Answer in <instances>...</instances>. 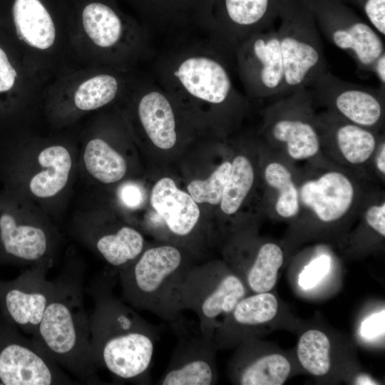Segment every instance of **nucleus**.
Returning a JSON list of instances; mask_svg holds the SVG:
<instances>
[{"label": "nucleus", "instance_id": "1", "mask_svg": "<svg viewBox=\"0 0 385 385\" xmlns=\"http://www.w3.org/2000/svg\"><path fill=\"white\" fill-rule=\"evenodd\" d=\"M112 275L103 274L88 289L94 302L89 319L96 361L117 379L148 382L158 332L114 295Z\"/></svg>", "mask_w": 385, "mask_h": 385}, {"label": "nucleus", "instance_id": "2", "mask_svg": "<svg viewBox=\"0 0 385 385\" xmlns=\"http://www.w3.org/2000/svg\"><path fill=\"white\" fill-rule=\"evenodd\" d=\"M86 267L67 261L53 281V291L32 339L61 367L83 383L98 384L99 368L91 346L90 319L83 302Z\"/></svg>", "mask_w": 385, "mask_h": 385}, {"label": "nucleus", "instance_id": "3", "mask_svg": "<svg viewBox=\"0 0 385 385\" xmlns=\"http://www.w3.org/2000/svg\"><path fill=\"white\" fill-rule=\"evenodd\" d=\"M299 210L293 221L332 226L359 215L374 181L325 156L297 166Z\"/></svg>", "mask_w": 385, "mask_h": 385}, {"label": "nucleus", "instance_id": "4", "mask_svg": "<svg viewBox=\"0 0 385 385\" xmlns=\"http://www.w3.org/2000/svg\"><path fill=\"white\" fill-rule=\"evenodd\" d=\"M193 266L180 249L171 245L143 250L135 260L117 272L122 298L132 307L175 323L184 310L181 289Z\"/></svg>", "mask_w": 385, "mask_h": 385}, {"label": "nucleus", "instance_id": "5", "mask_svg": "<svg viewBox=\"0 0 385 385\" xmlns=\"http://www.w3.org/2000/svg\"><path fill=\"white\" fill-rule=\"evenodd\" d=\"M74 158L61 144L47 145L36 151L20 146L0 151V180L3 190L34 204L49 203L66 192L74 169Z\"/></svg>", "mask_w": 385, "mask_h": 385}, {"label": "nucleus", "instance_id": "6", "mask_svg": "<svg viewBox=\"0 0 385 385\" xmlns=\"http://www.w3.org/2000/svg\"><path fill=\"white\" fill-rule=\"evenodd\" d=\"M37 210L33 202L0 190V264L53 262L60 235L47 213Z\"/></svg>", "mask_w": 385, "mask_h": 385}, {"label": "nucleus", "instance_id": "7", "mask_svg": "<svg viewBox=\"0 0 385 385\" xmlns=\"http://www.w3.org/2000/svg\"><path fill=\"white\" fill-rule=\"evenodd\" d=\"M307 88L278 97L264 111L265 144L295 165L324 156Z\"/></svg>", "mask_w": 385, "mask_h": 385}, {"label": "nucleus", "instance_id": "8", "mask_svg": "<svg viewBox=\"0 0 385 385\" xmlns=\"http://www.w3.org/2000/svg\"><path fill=\"white\" fill-rule=\"evenodd\" d=\"M278 18L280 26L277 31L284 71V96L309 88L327 71V66L319 29L301 0H282Z\"/></svg>", "mask_w": 385, "mask_h": 385}, {"label": "nucleus", "instance_id": "9", "mask_svg": "<svg viewBox=\"0 0 385 385\" xmlns=\"http://www.w3.org/2000/svg\"><path fill=\"white\" fill-rule=\"evenodd\" d=\"M246 294L245 284L235 272L210 262L190 270L180 297L183 309L197 316L201 335L213 341L215 330Z\"/></svg>", "mask_w": 385, "mask_h": 385}, {"label": "nucleus", "instance_id": "10", "mask_svg": "<svg viewBox=\"0 0 385 385\" xmlns=\"http://www.w3.org/2000/svg\"><path fill=\"white\" fill-rule=\"evenodd\" d=\"M327 40L346 51L358 69L371 73L375 60L385 53L381 36L339 0H301Z\"/></svg>", "mask_w": 385, "mask_h": 385}, {"label": "nucleus", "instance_id": "11", "mask_svg": "<svg viewBox=\"0 0 385 385\" xmlns=\"http://www.w3.org/2000/svg\"><path fill=\"white\" fill-rule=\"evenodd\" d=\"M31 339L0 314V385L73 384Z\"/></svg>", "mask_w": 385, "mask_h": 385}, {"label": "nucleus", "instance_id": "12", "mask_svg": "<svg viewBox=\"0 0 385 385\" xmlns=\"http://www.w3.org/2000/svg\"><path fill=\"white\" fill-rule=\"evenodd\" d=\"M314 107L320 106L358 125L381 132L385 91L344 81L326 71L307 88Z\"/></svg>", "mask_w": 385, "mask_h": 385}, {"label": "nucleus", "instance_id": "13", "mask_svg": "<svg viewBox=\"0 0 385 385\" xmlns=\"http://www.w3.org/2000/svg\"><path fill=\"white\" fill-rule=\"evenodd\" d=\"M235 53L240 79L249 95L260 98L282 96L284 71L277 31L273 26L241 42Z\"/></svg>", "mask_w": 385, "mask_h": 385}, {"label": "nucleus", "instance_id": "14", "mask_svg": "<svg viewBox=\"0 0 385 385\" xmlns=\"http://www.w3.org/2000/svg\"><path fill=\"white\" fill-rule=\"evenodd\" d=\"M322 154L373 180L369 167L381 132L353 123L329 110L316 112Z\"/></svg>", "mask_w": 385, "mask_h": 385}, {"label": "nucleus", "instance_id": "15", "mask_svg": "<svg viewBox=\"0 0 385 385\" xmlns=\"http://www.w3.org/2000/svg\"><path fill=\"white\" fill-rule=\"evenodd\" d=\"M52 264L31 266L16 278L0 279V312L24 332L34 334L53 291V281L46 278Z\"/></svg>", "mask_w": 385, "mask_h": 385}, {"label": "nucleus", "instance_id": "16", "mask_svg": "<svg viewBox=\"0 0 385 385\" xmlns=\"http://www.w3.org/2000/svg\"><path fill=\"white\" fill-rule=\"evenodd\" d=\"M176 90L212 105L236 106L244 101L234 87L230 71L222 60L213 55L190 54L173 68Z\"/></svg>", "mask_w": 385, "mask_h": 385}, {"label": "nucleus", "instance_id": "17", "mask_svg": "<svg viewBox=\"0 0 385 385\" xmlns=\"http://www.w3.org/2000/svg\"><path fill=\"white\" fill-rule=\"evenodd\" d=\"M72 233L117 272L130 265L144 250V238L135 228L127 225L108 227L90 213L73 221Z\"/></svg>", "mask_w": 385, "mask_h": 385}, {"label": "nucleus", "instance_id": "18", "mask_svg": "<svg viewBox=\"0 0 385 385\" xmlns=\"http://www.w3.org/2000/svg\"><path fill=\"white\" fill-rule=\"evenodd\" d=\"M282 0H215L213 26L226 46L236 47L250 36L273 26Z\"/></svg>", "mask_w": 385, "mask_h": 385}, {"label": "nucleus", "instance_id": "19", "mask_svg": "<svg viewBox=\"0 0 385 385\" xmlns=\"http://www.w3.org/2000/svg\"><path fill=\"white\" fill-rule=\"evenodd\" d=\"M181 334V333H180ZM171 360L158 381L161 385H211L217 374L213 341L181 334Z\"/></svg>", "mask_w": 385, "mask_h": 385}, {"label": "nucleus", "instance_id": "20", "mask_svg": "<svg viewBox=\"0 0 385 385\" xmlns=\"http://www.w3.org/2000/svg\"><path fill=\"white\" fill-rule=\"evenodd\" d=\"M262 177L272 215L293 221L299 210L297 166L265 143Z\"/></svg>", "mask_w": 385, "mask_h": 385}, {"label": "nucleus", "instance_id": "21", "mask_svg": "<svg viewBox=\"0 0 385 385\" xmlns=\"http://www.w3.org/2000/svg\"><path fill=\"white\" fill-rule=\"evenodd\" d=\"M150 204L177 237L188 236L198 222L200 212L197 202L170 178H161L154 185Z\"/></svg>", "mask_w": 385, "mask_h": 385}, {"label": "nucleus", "instance_id": "22", "mask_svg": "<svg viewBox=\"0 0 385 385\" xmlns=\"http://www.w3.org/2000/svg\"><path fill=\"white\" fill-rule=\"evenodd\" d=\"M277 310V299L269 292L245 296L215 330L213 343L216 349L240 340L246 329L271 321Z\"/></svg>", "mask_w": 385, "mask_h": 385}, {"label": "nucleus", "instance_id": "23", "mask_svg": "<svg viewBox=\"0 0 385 385\" xmlns=\"http://www.w3.org/2000/svg\"><path fill=\"white\" fill-rule=\"evenodd\" d=\"M4 3L20 40L41 50L53 44L56 28L43 0H5Z\"/></svg>", "mask_w": 385, "mask_h": 385}, {"label": "nucleus", "instance_id": "24", "mask_svg": "<svg viewBox=\"0 0 385 385\" xmlns=\"http://www.w3.org/2000/svg\"><path fill=\"white\" fill-rule=\"evenodd\" d=\"M140 122L146 135L158 148L168 150L177 140L176 123L172 106L161 91L151 89L138 106Z\"/></svg>", "mask_w": 385, "mask_h": 385}, {"label": "nucleus", "instance_id": "25", "mask_svg": "<svg viewBox=\"0 0 385 385\" xmlns=\"http://www.w3.org/2000/svg\"><path fill=\"white\" fill-rule=\"evenodd\" d=\"M152 23L213 24L215 0H133Z\"/></svg>", "mask_w": 385, "mask_h": 385}, {"label": "nucleus", "instance_id": "26", "mask_svg": "<svg viewBox=\"0 0 385 385\" xmlns=\"http://www.w3.org/2000/svg\"><path fill=\"white\" fill-rule=\"evenodd\" d=\"M81 161L89 178L105 185L121 180L128 170L124 157L100 138H92L86 143L81 153Z\"/></svg>", "mask_w": 385, "mask_h": 385}, {"label": "nucleus", "instance_id": "27", "mask_svg": "<svg viewBox=\"0 0 385 385\" xmlns=\"http://www.w3.org/2000/svg\"><path fill=\"white\" fill-rule=\"evenodd\" d=\"M83 29L98 46L110 48L120 41L123 25L118 12L107 2L92 1L82 9Z\"/></svg>", "mask_w": 385, "mask_h": 385}, {"label": "nucleus", "instance_id": "28", "mask_svg": "<svg viewBox=\"0 0 385 385\" xmlns=\"http://www.w3.org/2000/svg\"><path fill=\"white\" fill-rule=\"evenodd\" d=\"M283 262L284 253L279 245L271 242L261 244L245 270V285L255 293L270 292L276 284Z\"/></svg>", "mask_w": 385, "mask_h": 385}, {"label": "nucleus", "instance_id": "29", "mask_svg": "<svg viewBox=\"0 0 385 385\" xmlns=\"http://www.w3.org/2000/svg\"><path fill=\"white\" fill-rule=\"evenodd\" d=\"M255 178L256 171L251 159L243 154L236 155L232 161L220 203L224 214L233 215L238 212L252 190Z\"/></svg>", "mask_w": 385, "mask_h": 385}, {"label": "nucleus", "instance_id": "30", "mask_svg": "<svg viewBox=\"0 0 385 385\" xmlns=\"http://www.w3.org/2000/svg\"><path fill=\"white\" fill-rule=\"evenodd\" d=\"M291 371L289 361L279 354L264 355L237 371V383L242 385H281Z\"/></svg>", "mask_w": 385, "mask_h": 385}, {"label": "nucleus", "instance_id": "31", "mask_svg": "<svg viewBox=\"0 0 385 385\" xmlns=\"http://www.w3.org/2000/svg\"><path fill=\"white\" fill-rule=\"evenodd\" d=\"M297 356L303 368L314 376H324L331 368L330 342L317 329L304 332L299 339Z\"/></svg>", "mask_w": 385, "mask_h": 385}, {"label": "nucleus", "instance_id": "32", "mask_svg": "<svg viewBox=\"0 0 385 385\" xmlns=\"http://www.w3.org/2000/svg\"><path fill=\"white\" fill-rule=\"evenodd\" d=\"M118 90V81L113 76L98 75L78 86L74 95V104L81 111L96 110L112 101Z\"/></svg>", "mask_w": 385, "mask_h": 385}, {"label": "nucleus", "instance_id": "33", "mask_svg": "<svg viewBox=\"0 0 385 385\" xmlns=\"http://www.w3.org/2000/svg\"><path fill=\"white\" fill-rule=\"evenodd\" d=\"M231 168L232 162L226 160L207 179L191 181L188 185V190L192 198L197 203L219 205Z\"/></svg>", "mask_w": 385, "mask_h": 385}, {"label": "nucleus", "instance_id": "34", "mask_svg": "<svg viewBox=\"0 0 385 385\" xmlns=\"http://www.w3.org/2000/svg\"><path fill=\"white\" fill-rule=\"evenodd\" d=\"M348 6L359 9L369 24L382 36H385V0H339Z\"/></svg>", "mask_w": 385, "mask_h": 385}, {"label": "nucleus", "instance_id": "35", "mask_svg": "<svg viewBox=\"0 0 385 385\" xmlns=\"http://www.w3.org/2000/svg\"><path fill=\"white\" fill-rule=\"evenodd\" d=\"M329 268V260L326 256L312 262L302 272L299 277V284L304 289H309L317 284L327 274Z\"/></svg>", "mask_w": 385, "mask_h": 385}, {"label": "nucleus", "instance_id": "36", "mask_svg": "<svg viewBox=\"0 0 385 385\" xmlns=\"http://www.w3.org/2000/svg\"><path fill=\"white\" fill-rule=\"evenodd\" d=\"M118 195L122 203L129 208H137L144 200L143 191L140 186L133 182L121 185Z\"/></svg>", "mask_w": 385, "mask_h": 385}, {"label": "nucleus", "instance_id": "37", "mask_svg": "<svg viewBox=\"0 0 385 385\" xmlns=\"http://www.w3.org/2000/svg\"><path fill=\"white\" fill-rule=\"evenodd\" d=\"M17 73L7 54L0 47V94L7 93L14 86Z\"/></svg>", "mask_w": 385, "mask_h": 385}, {"label": "nucleus", "instance_id": "38", "mask_svg": "<svg viewBox=\"0 0 385 385\" xmlns=\"http://www.w3.org/2000/svg\"><path fill=\"white\" fill-rule=\"evenodd\" d=\"M369 172L371 177L379 180L381 183L385 181V138L382 133L374 153L372 156Z\"/></svg>", "mask_w": 385, "mask_h": 385}, {"label": "nucleus", "instance_id": "39", "mask_svg": "<svg viewBox=\"0 0 385 385\" xmlns=\"http://www.w3.org/2000/svg\"><path fill=\"white\" fill-rule=\"evenodd\" d=\"M384 312L373 314L362 323L361 335L366 338H373L381 334L384 330Z\"/></svg>", "mask_w": 385, "mask_h": 385}, {"label": "nucleus", "instance_id": "40", "mask_svg": "<svg viewBox=\"0 0 385 385\" xmlns=\"http://www.w3.org/2000/svg\"><path fill=\"white\" fill-rule=\"evenodd\" d=\"M371 73H374L379 81V88L385 91V53L380 55L373 63Z\"/></svg>", "mask_w": 385, "mask_h": 385}]
</instances>
